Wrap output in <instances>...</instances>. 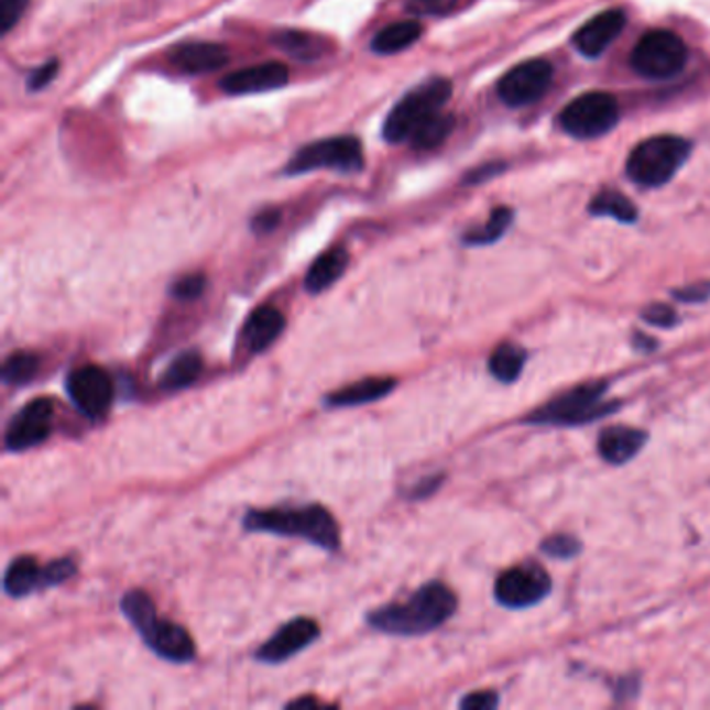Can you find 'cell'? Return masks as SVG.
Segmentation results:
<instances>
[{"mask_svg":"<svg viewBox=\"0 0 710 710\" xmlns=\"http://www.w3.org/2000/svg\"><path fill=\"white\" fill-rule=\"evenodd\" d=\"M457 611V596L444 583L432 581L406 602L387 604L367 616L371 630L387 635H423L438 630Z\"/></svg>","mask_w":710,"mask_h":710,"instance_id":"obj_1","label":"cell"},{"mask_svg":"<svg viewBox=\"0 0 710 710\" xmlns=\"http://www.w3.org/2000/svg\"><path fill=\"white\" fill-rule=\"evenodd\" d=\"M242 525L247 532L308 539L310 544L326 548L329 553L340 548L338 523L321 504H308L303 509L249 511Z\"/></svg>","mask_w":710,"mask_h":710,"instance_id":"obj_2","label":"cell"},{"mask_svg":"<svg viewBox=\"0 0 710 710\" xmlns=\"http://www.w3.org/2000/svg\"><path fill=\"white\" fill-rule=\"evenodd\" d=\"M121 613L134 625L135 632L156 656L172 663H190L196 656L193 635L182 625L156 614L154 602L142 590H132L121 598Z\"/></svg>","mask_w":710,"mask_h":710,"instance_id":"obj_3","label":"cell"},{"mask_svg":"<svg viewBox=\"0 0 710 710\" xmlns=\"http://www.w3.org/2000/svg\"><path fill=\"white\" fill-rule=\"evenodd\" d=\"M452 97V84L444 77H432L427 81L413 88L408 95H404L396 107L390 111L385 119L384 135L385 142L401 144L411 142L413 135L422 130L425 123H429L434 117L441 113L446 102Z\"/></svg>","mask_w":710,"mask_h":710,"instance_id":"obj_4","label":"cell"},{"mask_svg":"<svg viewBox=\"0 0 710 710\" xmlns=\"http://www.w3.org/2000/svg\"><path fill=\"white\" fill-rule=\"evenodd\" d=\"M690 151V142L679 135H653L630 154L627 175L644 188L665 186L688 161Z\"/></svg>","mask_w":710,"mask_h":710,"instance_id":"obj_5","label":"cell"},{"mask_svg":"<svg viewBox=\"0 0 710 710\" xmlns=\"http://www.w3.org/2000/svg\"><path fill=\"white\" fill-rule=\"evenodd\" d=\"M365 156L363 144L354 135H336L298 149L290 159L284 173L286 175H305L319 170L357 173L363 170Z\"/></svg>","mask_w":710,"mask_h":710,"instance_id":"obj_6","label":"cell"},{"mask_svg":"<svg viewBox=\"0 0 710 710\" xmlns=\"http://www.w3.org/2000/svg\"><path fill=\"white\" fill-rule=\"evenodd\" d=\"M688 65V46L677 34L653 30L642 36L632 53L635 74L648 79H669Z\"/></svg>","mask_w":710,"mask_h":710,"instance_id":"obj_7","label":"cell"},{"mask_svg":"<svg viewBox=\"0 0 710 710\" xmlns=\"http://www.w3.org/2000/svg\"><path fill=\"white\" fill-rule=\"evenodd\" d=\"M607 384L579 385L576 390L560 394L555 401L538 408L529 423L539 425H581L596 422L607 413H613V404L602 401Z\"/></svg>","mask_w":710,"mask_h":710,"instance_id":"obj_8","label":"cell"},{"mask_svg":"<svg viewBox=\"0 0 710 710\" xmlns=\"http://www.w3.org/2000/svg\"><path fill=\"white\" fill-rule=\"evenodd\" d=\"M560 128L579 140L609 134L619 121V105L613 95L588 92L571 100L558 117Z\"/></svg>","mask_w":710,"mask_h":710,"instance_id":"obj_9","label":"cell"},{"mask_svg":"<svg viewBox=\"0 0 710 710\" xmlns=\"http://www.w3.org/2000/svg\"><path fill=\"white\" fill-rule=\"evenodd\" d=\"M67 394L84 417L100 422L107 417L113 404L116 385L111 375L100 367H77L67 378Z\"/></svg>","mask_w":710,"mask_h":710,"instance_id":"obj_10","label":"cell"},{"mask_svg":"<svg viewBox=\"0 0 710 710\" xmlns=\"http://www.w3.org/2000/svg\"><path fill=\"white\" fill-rule=\"evenodd\" d=\"M553 65L544 58L525 61L504 74L499 81V97L506 107H527L544 97L553 84Z\"/></svg>","mask_w":710,"mask_h":710,"instance_id":"obj_11","label":"cell"},{"mask_svg":"<svg viewBox=\"0 0 710 710\" xmlns=\"http://www.w3.org/2000/svg\"><path fill=\"white\" fill-rule=\"evenodd\" d=\"M553 588L548 574L538 565H518L504 571L496 581L494 594L506 609H529L542 602Z\"/></svg>","mask_w":710,"mask_h":710,"instance_id":"obj_12","label":"cell"},{"mask_svg":"<svg viewBox=\"0 0 710 710\" xmlns=\"http://www.w3.org/2000/svg\"><path fill=\"white\" fill-rule=\"evenodd\" d=\"M53 401L36 398L13 415L4 432V448L21 452L46 440L53 432Z\"/></svg>","mask_w":710,"mask_h":710,"instance_id":"obj_13","label":"cell"},{"mask_svg":"<svg viewBox=\"0 0 710 710\" xmlns=\"http://www.w3.org/2000/svg\"><path fill=\"white\" fill-rule=\"evenodd\" d=\"M317 637H319V625L313 619L298 616L282 625L254 656L261 663L277 665L288 660L294 654L303 653Z\"/></svg>","mask_w":710,"mask_h":710,"instance_id":"obj_14","label":"cell"},{"mask_svg":"<svg viewBox=\"0 0 710 710\" xmlns=\"http://www.w3.org/2000/svg\"><path fill=\"white\" fill-rule=\"evenodd\" d=\"M288 67L284 63L267 61L261 65H252V67H242L238 72H231L219 81V88L233 97L261 95V92L284 88L288 84Z\"/></svg>","mask_w":710,"mask_h":710,"instance_id":"obj_15","label":"cell"},{"mask_svg":"<svg viewBox=\"0 0 710 710\" xmlns=\"http://www.w3.org/2000/svg\"><path fill=\"white\" fill-rule=\"evenodd\" d=\"M625 23H627V18L621 9L602 11L577 30L574 44L581 55L590 58L600 57L621 34Z\"/></svg>","mask_w":710,"mask_h":710,"instance_id":"obj_16","label":"cell"},{"mask_svg":"<svg viewBox=\"0 0 710 710\" xmlns=\"http://www.w3.org/2000/svg\"><path fill=\"white\" fill-rule=\"evenodd\" d=\"M170 61L182 74L198 76L221 69L230 61V55L226 46L215 42H188L175 46L170 53Z\"/></svg>","mask_w":710,"mask_h":710,"instance_id":"obj_17","label":"cell"},{"mask_svg":"<svg viewBox=\"0 0 710 710\" xmlns=\"http://www.w3.org/2000/svg\"><path fill=\"white\" fill-rule=\"evenodd\" d=\"M286 317L275 307H259L242 329V342L252 354L267 350L284 331Z\"/></svg>","mask_w":710,"mask_h":710,"instance_id":"obj_18","label":"cell"},{"mask_svg":"<svg viewBox=\"0 0 710 710\" xmlns=\"http://www.w3.org/2000/svg\"><path fill=\"white\" fill-rule=\"evenodd\" d=\"M646 434L635 427H609L598 438V452L600 457L611 465H623L632 461L635 455L644 448Z\"/></svg>","mask_w":710,"mask_h":710,"instance_id":"obj_19","label":"cell"},{"mask_svg":"<svg viewBox=\"0 0 710 710\" xmlns=\"http://www.w3.org/2000/svg\"><path fill=\"white\" fill-rule=\"evenodd\" d=\"M396 387V380L392 378H367L357 384L346 385L338 392H331L326 398L329 408H348L361 404L375 403L387 396Z\"/></svg>","mask_w":710,"mask_h":710,"instance_id":"obj_20","label":"cell"},{"mask_svg":"<svg viewBox=\"0 0 710 710\" xmlns=\"http://www.w3.org/2000/svg\"><path fill=\"white\" fill-rule=\"evenodd\" d=\"M2 588L11 598H23L44 590V567H40L34 557L13 558L4 571Z\"/></svg>","mask_w":710,"mask_h":710,"instance_id":"obj_21","label":"cell"},{"mask_svg":"<svg viewBox=\"0 0 710 710\" xmlns=\"http://www.w3.org/2000/svg\"><path fill=\"white\" fill-rule=\"evenodd\" d=\"M346 267H348V252L342 247L326 250L307 271L305 288L310 294H321L345 275Z\"/></svg>","mask_w":710,"mask_h":710,"instance_id":"obj_22","label":"cell"},{"mask_svg":"<svg viewBox=\"0 0 710 710\" xmlns=\"http://www.w3.org/2000/svg\"><path fill=\"white\" fill-rule=\"evenodd\" d=\"M422 34L423 25L419 21H396L375 34V39L371 40V51L375 55H396L401 51H406L408 46H413L417 40L422 39Z\"/></svg>","mask_w":710,"mask_h":710,"instance_id":"obj_23","label":"cell"},{"mask_svg":"<svg viewBox=\"0 0 710 710\" xmlns=\"http://www.w3.org/2000/svg\"><path fill=\"white\" fill-rule=\"evenodd\" d=\"M203 371V359L196 350H186L182 354H177L172 361V365L167 367V371L163 373L159 387L163 392H179L188 385L196 382V378Z\"/></svg>","mask_w":710,"mask_h":710,"instance_id":"obj_24","label":"cell"},{"mask_svg":"<svg viewBox=\"0 0 710 710\" xmlns=\"http://www.w3.org/2000/svg\"><path fill=\"white\" fill-rule=\"evenodd\" d=\"M273 44L284 53H288L290 57L301 58V61H315L327 51L326 40L298 30H286L275 34Z\"/></svg>","mask_w":710,"mask_h":710,"instance_id":"obj_25","label":"cell"},{"mask_svg":"<svg viewBox=\"0 0 710 710\" xmlns=\"http://www.w3.org/2000/svg\"><path fill=\"white\" fill-rule=\"evenodd\" d=\"M590 212L596 217H613L621 223H635L637 219L634 203L625 194L616 193L611 188H604L602 193L596 194L590 203Z\"/></svg>","mask_w":710,"mask_h":710,"instance_id":"obj_26","label":"cell"},{"mask_svg":"<svg viewBox=\"0 0 710 710\" xmlns=\"http://www.w3.org/2000/svg\"><path fill=\"white\" fill-rule=\"evenodd\" d=\"M525 367V350L515 345H502L490 357V373L502 382H515Z\"/></svg>","mask_w":710,"mask_h":710,"instance_id":"obj_27","label":"cell"},{"mask_svg":"<svg viewBox=\"0 0 710 710\" xmlns=\"http://www.w3.org/2000/svg\"><path fill=\"white\" fill-rule=\"evenodd\" d=\"M513 223V211L509 207H499L494 209L490 219L478 228V230L467 231L462 236V242L467 247H485V244H492L502 238V233L509 230V226Z\"/></svg>","mask_w":710,"mask_h":710,"instance_id":"obj_28","label":"cell"},{"mask_svg":"<svg viewBox=\"0 0 710 710\" xmlns=\"http://www.w3.org/2000/svg\"><path fill=\"white\" fill-rule=\"evenodd\" d=\"M40 369V357L34 352L21 350L11 354L2 365V382L9 385L28 384Z\"/></svg>","mask_w":710,"mask_h":710,"instance_id":"obj_29","label":"cell"},{"mask_svg":"<svg viewBox=\"0 0 710 710\" xmlns=\"http://www.w3.org/2000/svg\"><path fill=\"white\" fill-rule=\"evenodd\" d=\"M455 128V117L440 113L434 117L429 123H425L417 134L413 135L411 144L419 151H432L436 146H440L441 142L450 135Z\"/></svg>","mask_w":710,"mask_h":710,"instance_id":"obj_30","label":"cell"},{"mask_svg":"<svg viewBox=\"0 0 710 710\" xmlns=\"http://www.w3.org/2000/svg\"><path fill=\"white\" fill-rule=\"evenodd\" d=\"M207 288V277L203 273L186 275L173 284L172 294L177 301H196Z\"/></svg>","mask_w":710,"mask_h":710,"instance_id":"obj_31","label":"cell"},{"mask_svg":"<svg viewBox=\"0 0 710 710\" xmlns=\"http://www.w3.org/2000/svg\"><path fill=\"white\" fill-rule=\"evenodd\" d=\"M76 562L72 558H57L44 567V590L61 586L69 577L76 576Z\"/></svg>","mask_w":710,"mask_h":710,"instance_id":"obj_32","label":"cell"},{"mask_svg":"<svg viewBox=\"0 0 710 710\" xmlns=\"http://www.w3.org/2000/svg\"><path fill=\"white\" fill-rule=\"evenodd\" d=\"M30 0H0V34L7 36L25 13Z\"/></svg>","mask_w":710,"mask_h":710,"instance_id":"obj_33","label":"cell"},{"mask_svg":"<svg viewBox=\"0 0 710 710\" xmlns=\"http://www.w3.org/2000/svg\"><path fill=\"white\" fill-rule=\"evenodd\" d=\"M457 4V0H408L406 2V11L423 18V15H446L448 11H452Z\"/></svg>","mask_w":710,"mask_h":710,"instance_id":"obj_34","label":"cell"},{"mask_svg":"<svg viewBox=\"0 0 710 710\" xmlns=\"http://www.w3.org/2000/svg\"><path fill=\"white\" fill-rule=\"evenodd\" d=\"M542 550L555 558H574L579 553V542L571 536H553L542 544Z\"/></svg>","mask_w":710,"mask_h":710,"instance_id":"obj_35","label":"cell"},{"mask_svg":"<svg viewBox=\"0 0 710 710\" xmlns=\"http://www.w3.org/2000/svg\"><path fill=\"white\" fill-rule=\"evenodd\" d=\"M58 74V61L53 58L48 63H44L39 69H34L30 77H28V90L30 92H40L44 90L46 86H51V81L57 77Z\"/></svg>","mask_w":710,"mask_h":710,"instance_id":"obj_36","label":"cell"},{"mask_svg":"<svg viewBox=\"0 0 710 710\" xmlns=\"http://www.w3.org/2000/svg\"><path fill=\"white\" fill-rule=\"evenodd\" d=\"M499 707V696L494 691H476L461 700V709L490 710Z\"/></svg>","mask_w":710,"mask_h":710,"instance_id":"obj_37","label":"cell"},{"mask_svg":"<svg viewBox=\"0 0 710 710\" xmlns=\"http://www.w3.org/2000/svg\"><path fill=\"white\" fill-rule=\"evenodd\" d=\"M644 319H646L648 324H653V326L658 327H671L673 324H677V315H675V310H671L669 307H665V305H654V307L646 308V310H644Z\"/></svg>","mask_w":710,"mask_h":710,"instance_id":"obj_38","label":"cell"},{"mask_svg":"<svg viewBox=\"0 0 710 710\" xmlns=\"http://www.w3.org/2000/svg\"><path fill=\"white\" fill-rule=\"evenodd\" d=\"M282 215L277 209H267V211L259 212L254 219H252V231L263 236V233H270V231L277 228Z\"/></svg>","mask_w":710,"mask_h":710,"instance_id":"obj_39","label":"cell"},{"mask_svg":"<svg viewBox=\"0 0 710 710\" xmlns=\"http://www.w3.org/2000/svg\"><path fill=\"white\" fill-rule=\"evenodd\" d=\"M504 170V165H496V163H492V165H483V167H478L476 172L469 173L467 177H465V184H481V182H485V179H490V177H494L496 173L502 172Z\"/></svg>","mask_w":710,"mask_h":710,"instance_id":"obj_40","label":"cell"},{"mask_svg":"<svg viewBox=\"0 0 710 710\" xmlns=\"http://www.w3.org/2000/svg\"><path fill=\"white\" fill-rule=\"evenodd\" d=\"M675 296L679 301H686V303H691V301H704L710 296V282L709 284H700V286H690V288L679 290L675 292Z\"/></svg>","mask_w":710,"mask_h":710,"instance_id":"obj_41","label":"cell"},{"mask_svg":"<svg viewBox=\"0 0 710 710\" xmlns=\"http://www.w3.org/2000/svg\"><path fill=\"white\" fill-rule=\"evenodd\" d=\"M441 478H429V480L423 481L419 485L413 488L411 492V499H423V496H429L436 492V488L440 485Z\"/></svg>","mask_w":710,"mask_h":710,"instance_id":"obj_42","label":"cell"},{"mask_svg":"<svg viewBox=\"0 0 710 710\" xmlns=\"http://www.w3.org/2000/svg\"><path fill=\"white\" fill-rule=\"evenodd\" d=\"M288 709H307V707H319L317 698H296L286 704Z\"/></svg>","mask_w":710,"mask_h":710,"instance_id":"obj_43","label":"cell"}]
</instances>
